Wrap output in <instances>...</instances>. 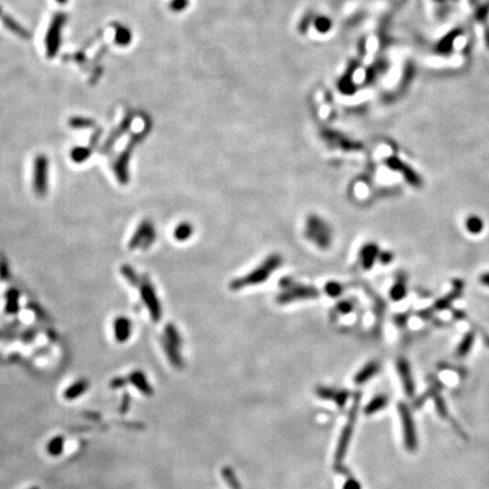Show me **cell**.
I'll list each match as a JSON object with an SVG mask.
<instances>
[{"label":"cell","instance_id":"6da1fadb","mask_svg":"<svg viewBox=\"0 0 489 489\" xmlns=\"http://www.w3.org/2000/svg\"><path fill=\"white\" fill-rule=\"evenodd\" d=\"M282 256L278 254V252H273V254L268 255L260 265L256 266L254 270H251L248 274L232 280V281L230 282L229 287L232 291H240L244 288L264 283L280 266H282Z\"/></svg>","mask_w":489,"mask_h":489},{"label":"cell","instance_id":"7a4b0ae2","mask_svg":"<svg viewBox=\"0 0 489 489\" xmlns=\"http://www.w3.org/2000/svg\"><path fill=\"white\" fill-rule=\"evenodd\" d=\"M148 130H150V126H146V128L140 131V133H135L131 135L127 145H126V147L120 152V154L117 157L116 160H114L112 169L114 177H116L117 183L119 185L126 186L129 184V162L131 154H133L136 145L147 135Z\"/></svg>","mask_w":489,"mask_h":489},{"label":"cell","instance_id":"3957f363","mask_svg":"<svg viewBox=\"0 0 489 489\" xmlns=\"http://www.w3.org/2000/svg\"><path fill=\"white\" fill-rule=\"evenodd\" d=\"M281 291L277 297V301L280 305H288L296 301L312 300L320 296V291L309 284L296 283L291 279H283L280 282Z\"/></svg>","mask_w":489,"mask_h":489},{"label":"cell","instance_id":"277c9868","mask_svg":"<svg viewBox=\"0 0 489 489\" xmlns=\"http://www.w3.org/2000/svg\"><path fill=\"white\" fill-rule=\"evenodd\" d=\"M305 236L320 249H327L332 244V229L317 214H310L305 221Z\"/></svg>","mask_w":489,"mask_h":489},{"label":"cell","instance_id":"5b68a950","mask_svg":"<svg viewBox=\"0 0 489 489\" xmlns=\"http://www.w3.org/2000/svg\"><path fill=\"white\" fill-rule=\"evenodd\" d=\"M360 398H361L360 393L355 394L354 403H353V406H351L350 412H349L348 421H347V424H345L343 431L341 433V436H340V439H339L337 453H335L334 470H337L339 468H342V466H344L343 465V460L345 458V455H347V451L349 448L351 437H353V433H354V429H355V424H356V420H357V415H358Z\"/></svg>","mask_w":489,"mask_h":489},{"label":"cell","instance_id":"8992f818","mask_svg":"<svg viewBox=\"0 0 489 489\" xmlns=\"http://www.w3.org/2000/svg\"><path fill=\"white\" fill-rule=\"evenodd\" d=\"M49 159L45 154H39L33 160L32 188L34 194L45 197L49 190Z\"/></svg>","mask_w":489,"mask_h":489},{"label":"cell","instance_id":"52a82bcc","mask_svg":"<svg viewBox=\"0 0 489 489\" xmlns=\"http://www.w3.org/2000/svg\"><path fill=\"white\" fill-rule=\"evenodd\" d=\"M140 295L143 304L146 307V309L150 314L153 322H159L161 320L162 316V307L161 303L159 300V297L157 295V291L154 285L152 284L151 280L147 276L141 278V282L139 284Z\"/></svg>","mask_w":489,"mask_h":489},{"label":"cell","instance_id":"ba28073f","mask_svg":"<svg viewBox=\"0 0 489 489\" xmlns=\"http://www.w3.org/2000/svg\"><path fill=\"white\" fill-rule=\"evenodd\" d=\"M157 239V230L154 224L152 223L151 220H143V221L137 225L134 233L128 241V249L129 250H146L150 248Z\"/></svg>","mask_w":489,"mask_h":489},{"label":"cell","instance_id":"9c48e42d","mask_svg":"<svg viewBox=\"0 0 489 489\" xmlns=\"http://www.w3.org/2000/svg\"><path fill=\"white\" fill-rule=\"evenodd\" d=\"M66 22H67V15L66 14L57 13L53 15L45 40L48 58H54L57 56L60 48V43H62V31Z\"/></svg>","mask_w":489,"mask_h":489},{"label":"cell","instance_id":"30bf717a","mask_svg":"<svg viewBox=\"0 0 489 489\" xmlns=\"http://www.w3.org/2000/svg\"><path fill=\"white\" fill-rule=\"evenodd\" d=\"M398 410L401 416V422H402L404 446L410 452H415L418 448V436H417L415 421L412 418L411 411L408 408V405L403 402L398 404Z\"/></svg>","mask_w":489,"mask_h":489},{"label":"cell","instance_id":"8fae6325","mask_svg":"<svg viewBox=\"0 0 489 489\" xmlns=\"http://www.w3.org/2000/svg\"><path fill=\"white\" fill-rule=\"evenodd\" d=\"M427 398H433V399H434V401H435L436 410H437V412H438V415L441 416L443 419L447 420L451 425H453L454 429L458 432V434H459V435H460L461 437L466 438V434L463 432L462 428L459 427V425L457 424V422H455V420L452 418V417L449 416V412H448V410H447L446 404H445V401H444V399L441 397V395H439L438 389L436 388V386L431 388V389H428L427 393H425V395H422V397L420 398V400L418 401V403H416V406H421L422 403H424L425 401L427 400Z\"/></svg>","mask_w":489,"mask_h":489},{"label":"cell","instance_id":"7c38bea8","mask_svg":"<svg viewBox=\"0 0 489 489\" xmlns=\"http://www.w3.org/2000/svg\"><path fill=\"white\" fill-rule=\"evenodd\" d=\"M131 122H133V117L130 116V114H128V116H126L124 118V120L122 123H120V125L118 126V127L112 130V133L110 134L108 136V139L106 140V142L103 143V144L101 145V148H100V152L103 153V154H107L108 152L111 151V148L114 146V144H116V142L120 139V137H122L125 133H127V130L129 129L130 127V125H131Z\"/></svg>","mask_w":489,"mask_h":489},{"label":"cell","instance_id":"4fadbf2b","mask_svg":"<svg viewBox=\"0 0 489 489\" xmlns=\"http://www.w3.org/2000/svg\"><path fill=\"white\" fill-rule=\"evenodd\" d=\"M133 324L128 317L118 316L113 321V335L116 341L119 343L127 342L130 339Z\"/></svg>","mask_w":489,"mask_h":489},{"label":"cell","instance_id":"5bb4252c","mask_svg":"<svg viewBox=\"0 0 489 489\" xmlns=\"http://www.w3.org/2000/svg\"><path fill=\"white\" fill-rule=\"evenodd\" d=\"M397 368L401 377V381H402L405 394L408 395V397H412V395L415 394V382L414 377H412L409 362L403 358H400L397 362Z\"/></svg>","mask_w":489,"mask_h":489},{"label":"cell","instance_id":"9a60e30c","mask_svg":"<svg viewBox=\"0 0 489 489\" xmlns=\"http://www.w3.org/2000/svg\"><path fill=\"white\" fill-rule=\"evenodd\" d=\"M127 382L130 383V384H133V385L143 394H145V395H152L153 394V388L151 386V384L148 383L146 375L142 370L131 371L128 375Z\"/></svg>","mask_w":489,"mask_h":489},{"label":"cell","instance_id":"2e32d148","mask_svg":"<svg viewBox=\"0 0 489 489\" xmlns=\"http://www.w3.org/2000/svg\"><path fill=\"white\" fill-rule=\"evenodd\" d=\"M161 343H162V348L164 350V353H166L169 361L171 362V365L174 366L175 368H183L184 359L179 353L180 348L170 341H168V340H166L164 338H162Z\"/></svg>","mask_w":489,"mask_h":489},{"label":"cell","instance_id":"e0dca14e","mask_svg":"<svg viewBox=\"0 0 489 489\" xmlns=\"http://www.w3.org/2000/svg\"><path fill=\"white\" fill-rule=\"evenodd\" d=\"M378 371H380V364L377 361H369L356 374L355 383L357 385H362L375 376Z\"/></svg>","mask_w":489,"mask_h":489},{"label":"cell","instance_id":"ac0fdd59","mask_svg":"<svg viewBox=\"0 0 489 489\" xmlns=\"http://www.w3.org/2000/svg\"><path fill=\"white\" fill-rule=\"evenodd\" d=\"M89 385H90L89 381L85 380V378H80V380L74 382L73 384H70V385L66 388L64 397L66 400H69V401L76 400L87 391Z\"/></svg>","mask_w":489,"mask_h":489},{"label":"cell","instance_id":"d6986e66","mask_svg":"<svg viewBox=\"0 0 489 489\" xmlns=\"http://www.w3.org/2000/svg\"><path fill=\"white\" fill-rule=\"evenodd\" d=\"M19 310V291L15 288H10L6 292V303H5V311L7 314H17Z\"/></svg>","mask_w":489,"mask_h":489},{"label":"cell","instance_id":"ffe728a7","mask_svg":"<svg viewBox=\"0 0 489 489\" xmlns=\"http://www.w3.org/2000/svg\"><path fill=\"white\" fill-rule=\"evenodd\" d=\"M387 403H388V398L386 397V395L378 394L367 403V405L365 406V414L368 416L376 414V412L385 409Z\"/></svg>","mask_w":489,"mask_h":489},{"label":"cell","instance_id":"44dd1931","mask_svg":"<svg viewBox=\"0 0 489 489\" xmlns=\"http://www.w3.org/2000/svg\"><path fill=\"white\" fill-rule=\"evenodd\" d=\"M3 23L9 31H12L13 33H15L16 35H18L19 37H23V39H30V35H31L30 32L25 30L24 27L18 23V22H16L12 17V16L4 15L3 16Z\"/></svg>","mask_w":489,"mask_h":489},{"label":"cell","instance_id":"7402d4cb","mask_svg":"<svg viewBox=\"0 0 489 489\" xmlns=\"http://www.w3.org/2000/svg\"><path fill=\"white\" fill-rule=\"evenodd\" d=\"M92 148L90 146H76L71 148L70 159L74 163L81 164L87 161L92 155Z\"/></svg>","mask_w":489,"mask_h":489},{"label":"cell","instance_id":"603a6c76","mask_svg":"<svg viewBox=\"0 0 489 489\" xmlns=\"http://www.w3.org/2000/svg\"><path fill=\"white\" fill-rule=\"evenodd\" d=\"M65 448V438L63 436H54L47 445V451L49 455L51 457H59L63 454V451Z\"/></svg>","mask_w":489,"mask_h":489},{"label":"cell","instance_id":"cb8c5ba5","mask_svg":"<svg viewBox=\"0 0 489 489\" xmlns=\"http://www.w3.org/2000/svg\"><path fill=\"white\" fill-rule=\"evenodd\" d=\"M193 231H194V228L190 223L181 222L177 225V227H175L173 231V237L178 241H186L187 239H189L191 237Z\"/></svg>","mask_w":489,"mask_h":489},{"label":"cell","instance_id":"d4e9b609","mask_svg":"<svg viewBox=\"0 0 489 489\" xmlns=\"http://www.w3.org/2000/svg\"><path fill=\"white\" fill-rule=\"evenodd\" d=\"M114 41H116L117 45L122 47L129 45V42L131 41V32L129 29L120 24L116 25V27H114Z\"/></svg>","mask_w":489,"mask_h":489},{"label":"cell","instance_id":"484cf974","mask_svg":"<svg viewBox=\"0 0 489 489\" xmlns=\"http://www.w3.org/2000/svg\"><path fill=\"white\" fill-rule=\"evenodd\" d=\"M377 256V248L374 245H368L361 250V264L365 268H369Z\"/></svg>","mask_w":489,"mask_h":489},{"label":"cell","instance_id":"4316f807","mask_svg":"<svg viewBox=\"0 0 489 489\" xmlns=\"http://www.w3.org/2000/svg\"><path fill=\"white\" fill-rule=\"evenodd\" d=\"M120 274L124 277L126 282L129 283L130 285H133V287H139L142 277H140L139 274L136 273L133 266H130L128 264L123 265L122 267H120Z\"/></svg>","mask_w":489,"mask_h":489},{"label":"cell","instance_id":"83f0119b","mask_svg":"<svg viewBox=\"0 0 489 489\" xmlns=\"http://www.w3.org/2000/svg\"><path fill=\"white\" fill-rule=\"evenodd\" d=\"M68 125L73 129H90L94 128L95 120L85 117H71L68 120Z\"/></svg>","mask_w":489,"mask_h":489},{"label":"cell","instance_id":"f1b7e54d","mask_svg":"<svg viewBox=\"0 0 489 489\" xmlns=\"http://www.w3.org/2000/svg\"><path fill=\"white\" fill-rule=\"evenodd\" d=\"M221 475L223 477L224 481L228 483V486L230 488H231V489H241L240 482L238 480L237 476H236L232 468H230V466H224V468H222Z\"/></svg>","mask_w":489,"mask_h":489},{"label":"cell","instance_id":"f546056e","mask_svg":"<svg viewBox=\"0 0 489 489\" xmlns=\"http://www.w3.org/2000/svg\"><path fill=\"white\" fill-rule=\"evenodd\" d=\"M472 344H474V334H466V337L463 339V341L460 343L458 348V357H465L468 355L472 348Z\"/></svg>","mask_w":489,"mask_h":489},{"label":"cell","instance_id":"4dcf8cb0","mask_svg":"<svg viewBox=\"0 0 489 489\" xmlns=\"http://www.w3.org/2000/svg\"><path fill=\"white\" fill-rule=\"evenodd\" d=\"M350 397V393L347 391V389H337V393H335V397L333 401L338 404L340 409H343V406L347 403V401Z\"/></svg>","mask_w":489,"mask_h":489},{"label":"cell","instance_id":"1f68e13d","mask_svg":"<svg viewBox=\"0 0 489 489\" xmlns=\"http://www.w3.org/2000/svg\"><path fill=\"white\" fill-rule=\"evenodd\" d=\"M335 393H337V389L334 388H329L326 386H318L316 388V394L323 400H332L335 397Z\"/></svg>","mask_w":489,"mask_h":489},{"label":"cell","instance_id":"d6a6232c","mask_svg":"<svg viewBox=\"0 0 489 489\" xmlns=\"http://www.w3.org/2000/svg\"><path fill=\"white\" fill-rule=\"evenodd\" d=\"M325 292L329 296V297H338L340 296V294L342 292V287H341V284L338 283V282H328L325 284Z\"/></svg>","mask_w":489,"mask_h":489},{"label":"cell","instance_id":"836d02e7","mask_svg":"<svg viewBox=\"0 0 489 489\" xmlns=\"http://www.w3.org/2000/svg\"><path fill=\"white\" fill-rule=\"evenodd\" d=\"M466 225H468L469 231L472 232V233L479 232L480 230L482 229L481 220L478 219L477 217H470V219L468 220V222H466Z\"/></svg>","mask_w":489,"mask_h":489},{"label":"cell","instance_id":"e575fe53","mask_svg":"<svg viewBox=\"0 0 489 489\" xmlns=\"http://www.w3.org/2000/svg\"><path fill=\"white\" fill-rule=\"evenodd\" d=\"M335 309H337V311L341 312V314H348L349 311L353 310V304L348 300L340 301V303L337 305V307H335Z\"/></svg>","mask_w":489,"mask_h":489},{"label":"cell","instance_id":"d590c367","mask_svg":"<svg viewBox=\"0 0 489 489\" xmlns=\"http://www.w3.org/2000/svg\"><path fill=\"white\" fill-rule=\"evenodd\" d=\"M342 489H361L360 482L356 479V478L349 477L345 482L343 483Z\"/></svg>","mask_w":489,"mask_h":489},{"label":"cell","instance_id":"8d00e7d4","mask_svg":"<svg viewBox=\"0 0 489 489\" xmlns=\"http://www.w3.org/2000/svg\"><path fill=\"white\" fill-rule=\"evenodd\" d=\"M101 134H102V129H95L94 133H93V135L91 136L89 146L92 148V150H93V148H94L95 146L99 145V142H100Z\"/></svg>","mask_w":489,"mask_h":489},{"label":"cell","instance_id":"74e56055","mask_svg":"<svg viewBox=\"0 0 489 489\" xmlns=\"http://www.w3.org/2000/svg\"><path fill=\"white\" fill-rule=\"evenodd\" d=\"M127 383H128V382H127V378L116 377V378H113V380L111 381V383H110V386H111L112 388H122V387H124Z\"/></svg>","mask_w":489,"mask_h":489},{"label":"cell","instance_id":"f35d334b","mask_svg":"<svg viewBox=\"0 0 489 489\" xmlns=\"http://www.w3.org/2000/svg\"><path fill=\"white\" fill-rule=\"evenodd\" d=\"M187 5H188V0H173V2L171 3V8L173 10L179 12V10H183L184 8H186Z\"/></svg>","mask_w":489,"mask_h":489},{"label":"cell","instance_id":"ab89813d","mask_svg":"<svg viewBox=\"0 0 489 489\" xmlns=\"http://www.w3.org/2000/svg\"><path fill=\"white\" fill-rule=\"evenodd\" d=\"M316 29H318L320 31L322 32H325L329 29V22L327 18H324V17H321V18H318L317 19V23H316Z\"/></svg>","mask_w":489,"mask_h":489},{"label":"cell","instance_id":"60d3db41","mask_svg":"<svg viewBox=\"0 0 489 489\" xmlns=\"http://www.w3.org/2000/svg\"><path fill=\"white\" fill-rule=\"evenodd\" d=\"M9 277V267L6 262H0V278L6 280Z\"/></svg>","mask_w":489,"mask_h":489},{"label":"cell","instance_id":"b9f144b4","mask_svg":"<svg viewBox=\"0 0 489 489\" xmlns=\"http://www.w3.org/2000/svg\"><path fill=\"white\" fill-rule=\"evenodd\" d=\"M128 404H129V398H128V395H125L124 403L122 405V412H126L128 410Z\"/></svg>","mask_w":489,"mask_h":489},{"label":"cell","instance_id":"7bdbcfd3","mask_svg":"<svg viewBox=\"0 0 489 489\" xmlns=\"http://www.w3.org/2000/svg\"><path fill=\"white\" fill-rule=\"evenodd\" d=\"M482 280H483V282L487 283V284L489 285V274H488V276H485V277H483V278H482Z\"/></svg>","mask_w":489,"mask_h":489},{"label":"cell","instance_id":"ee69618b","mask_svg":"<svg viewBox=\"0 0 489 489\" xmlns=\"http://www.w3.org/2000/svg\"><path fill=\"white\" fill-rule=\"evenodd\" d=\"M56 2H57L58 4H60V5H66V4H67L68 0H56Z\"/></svg>","mask_w":489,"mask_h":489},{"label":"cell","instance_id":"f6af8a7d","mask_svg":"<svg viewBox=\"0 0 489 489\" xmlns=\"http://www.w3.org/2000/svg\"><path fill=\"white\" fill-rule=\"evenodd\" d=\"M30 489H40V488H39V487H32V488H30Z\"/></svg>","mask_w":489,"mask_h":489},{"label":"cell","instance_id":"bcb514c9","mask_svg":"<svg viewBox=\"0 0 489 489\" xmlns=\"http://www.w3.org/2000/svg\"><path fill=\"white\" fill-rule=\"evenodd\" d=\"M0 14H2V6H0Z\"/></svg>","mask_w":489,"mask_h":489}]
</instances>
